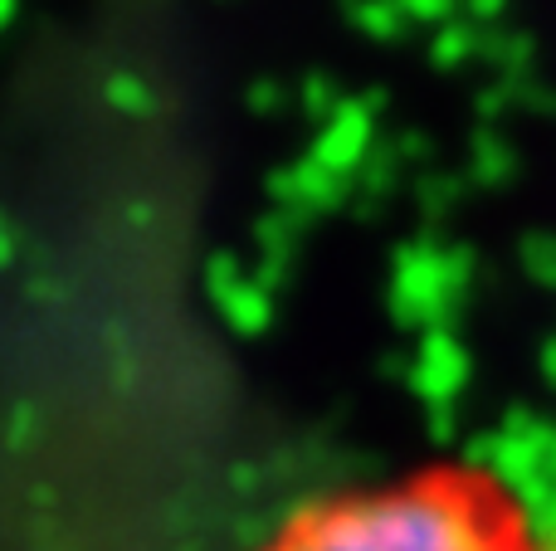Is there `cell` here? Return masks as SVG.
<instances>
[{
	"label": "cell",
	"mask_w": 556,
	"mask_h": 551,
	"mask_svg": "<svg viewBox=\"0 0 556 551\" xmlns=\"http://www.w3.org/2000/svg\"><path fill=\"white\" fill-rule=\"evenodd\" d=\"M254 551H542L532 517L489 469L434 464L317 498Z\"/></svg>",
	"instance_id": "1"
}]
</instances>
